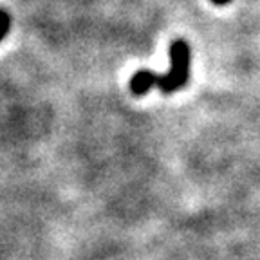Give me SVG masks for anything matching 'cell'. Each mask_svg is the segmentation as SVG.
I'll return each instance as SVG.
<instances>
[{
    "mask_svg": "<svg viewBox=\"0 0 260 260\" xmlns=\"http://www.w3.org/2000/svg\"><path fill=\"white\" fill-rule=\"evenodd\" d=\"M211 2H213V4H217V6H226L230 0H211Z\"/></svg>",
    "mask_w": 260,
    "mask_h": 260,
    "instance_id": "4",
    "label": "cell"
},
{
    "mask_svg": "<svg viewBox=\"0 0 260 260\" xmlns=\"http://www.w3.org/2000/svg\"><path fill=\"white\" fill-rule=\"evenodd\" d=\"M9 27H11V16L6 9H0V42L8 37Z\"/></svg>",
    "mask_w": 260,
    "mask_h": 260,
    "instance_id": "3",
    "label": "cell"
},
{
    "mask_svg": "<svg viewBox=\"0 0 260 260\" xmlns=\"http://www.w3.org/2000/svg\"><path fill=\"white\" fill-rule=\"evenodd\" d=\"M190 63H191V51L190 45L184 40H174L170 44V69L167 74H155L154 83L165 94L177 92L183 89L190 80Z\"/></svg>",
    "mask_w": 260,
    "mask_h": 260,
    "instance_id": "1",
    "label": "cell"
},
{
    "mask_svg": "<svg viewBox=\"0 0 260 260\" xmlns=\"http://www.w3.org/2000/svg\"><path fill=\"white\" fill-rule=\"evenodd\" d=\"M154 76H155L154 71H148V69L138 71L134 76L130 78V83H128L130 92L136 94V96H143V94H146L152 87H155Z\"/></svg>",
    "mask_w": 260,
    "mask_h": 260,
    "instance_id": "2",
    "label": "cell"
}]
</instances>
